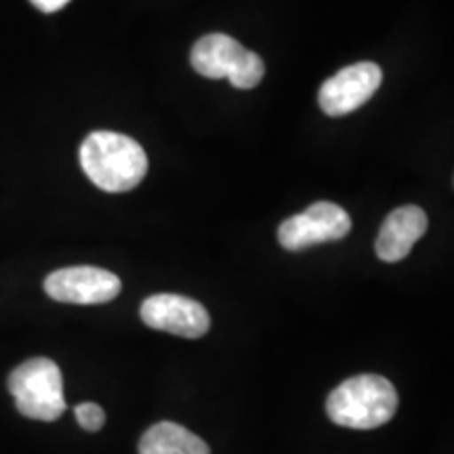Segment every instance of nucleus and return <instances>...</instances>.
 <instances>
[{"mask_svg": "<svg viewBox=\"0 0 454 454\" xmlns=\"http://www.w3.org/2000/svg\"><path fill=\"white\" fill-rule=\"evenodd\" d=\"M81 167L99 190L122 194L144 181L147 156L133 137L112 130H95L81 145Z\"/></svg>", "mask_w": 454, "mask_h": 454, "instance_id": "1", "label": "nucleus"}, {"mask_svg": "<svg viewBox=\"0 0 454 454\" xmlns=\"http://www.w3.org/2000/svg\"><path fill=\"white\" fill-rule=\"evenodd\" d=\"M400 397L381 374H357L328 395L326 414L339 427L377 429L395 417Z\"/></svg>", "mask_w": 454, "mask_h": 454, "instance_id": "2", "label": "nucleus"}, {"mask_svg": "<svg viewBox=\"0 0 454 454\" xmlns=\"http://www.w3.org/2000/svg\"><path fill=\"white\" fill-rule=\"evenodd\" d=\"M9 394L24 417L34 421H57L66 412L64 377L49 357H32L9 374Z\"/></svg>", "mask_w": 454, "mask_h": 454, "instance_id": "3", "label": "nucleus"}, {"mask_svg": "<svg viewBox=\"0 0 454 454\" xmlns=\"http://www.w3.org/2000/svg\"><path fill=\"white\" fill-rule=\"evenodd\" d=\"M190 59L200 76L211 81L227 78L236 89H254L265 76L263 59L227 34L202 36L192 49Z\"/></svg>", "mask_w": 454, "mask_h": 454, "instance_id": "4", "label": "nucleus"}, {"mask_svg": "<svg viewBox=\"0 0 454 454\" xmlns=\"http://www.w3.org/2000/svg\"><path fill=\"white\" fill-rule=\"evenodd\" d=\"M351 231V217L334 202H314L303 213L293 215L278 227V242L291 253L316 244L343 240Z\"/></svg>", "mask_w": 454, "mask_h": 454, "instance_id": "5", "label": "nucleus"}, {"mask_svg": "<svg viewBox=\"0 0 454 454\" xmlns=\"http://www.w3.org/2000/svg\"><path fill=\"white\" fill-rule=\"evenodd\" d=\"M121 291V278L107 270L93 268V265L57 270L44 280V293L51 299L72 305L110 303Z\"/></svg>", "mask_w": 454, "mask_h": 454, "instance_id": "6", "label": "nucleus"}, {"mask_svg": "<svg viewBox=\"0 0 454 454\" xmlns=\"http://www.w3.org/2000/svg\"><path fill=\"white\" fill-rule=\"evenodd\" d=\"M141 320L156 331L184 339H200L211 331V316L200 301L184 294H154L141 303Z\"/></svg>", "mask_w": 454, "mask_h": 454, "instance_id": "7", "label": "nucleus"}, {"mask_svg": "<svg viewBox=\"0 0 454 454\" xmlns=\"http://www.w3.org/2000/svg\"><path fill=\"white\" fill-rule=\"evenodd\" d=\"M381 82V67L372 64V61H360V64L343 67L333 78H328L322 84L317 101H320L322 112L326 116H348L357 107L364 106L377 93Z\"/></svg>", "mask_w": 454, "mask_h": 454, "instance_id": "8", "label": "nucleus"}, {"mask_svg": "<svg viewBox=\"0 0 454 454\" xmlns=\"http://www.w3.org/2000/svg\"><path fill=\"white\" fill-rule=\"evenodd\" d=\"M427 225V213L421 207L408 204V207L395 208L379 230L374 253L385 263H397V261L406 259L414 244L425 236Z\"/></svg>", "mask_w": 454, "mask_h": 454, "instance_id": "9", "label": "nucleus"}, {"mask_svg": "<svg viewBox=\"0 0 454 454\" xmlns=\"http://www.w3.org/2000/svg\"><path fill=\"white\" fill-rule=\"evenodd\" d=\"M139 454H211V448L190 429L160 421L141 435Z\"/></svg>", "mask_w": 454, "mask_h": 454, "instance_id": "10", "label": "nucleus"}, {"mask_svg": "<svg viewBox=\"0 0 454 454\" xmlns=\"http://www.w3.org/2000/svg\"><path fill=\"white\" fill-rule=\"evenodd\" d=\"M76 421L82 429L87 431H99L106 425V412L99 404H93V402H82V404L76 406Z\"/></svg>", "mask_w": 454, "mask_h": 454, "instance_id": "11", "label": "nucleus"}, {"mask_svg": "<svg viewBox=\"0 0 454 454\" xmlns=\"http://www.w3.org/2000/svg\"><path fill=\"white\" fill-rule=\"evenodd\" d=\"M70 0H32V4L36 9H41L43 13H55V11L64 9Z\"/></svg>", "mask_w": 454, "mask_h": 454, "instance_id": "12", "label": "nucleus"}]
</instances>
